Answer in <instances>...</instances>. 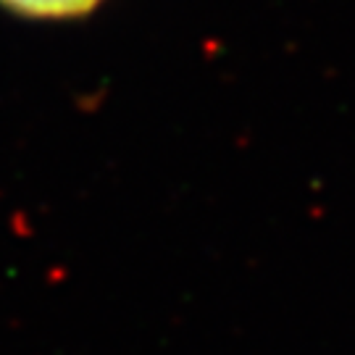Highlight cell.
<instances>
[{"label":"cell","mask_w":355,"mask_h":355,"mask_svg":"<svg viewBox=\"0 0 355 355\" xmlns=\"http://www.w3.org/2000/svg\"><path fill=\"white\" fill-rule=\"evenodd\" d=\"M16 11L29 13V16H79L95 8L98 0H3Z\"/></svg>","instance_id":"1"}]
</instances>
